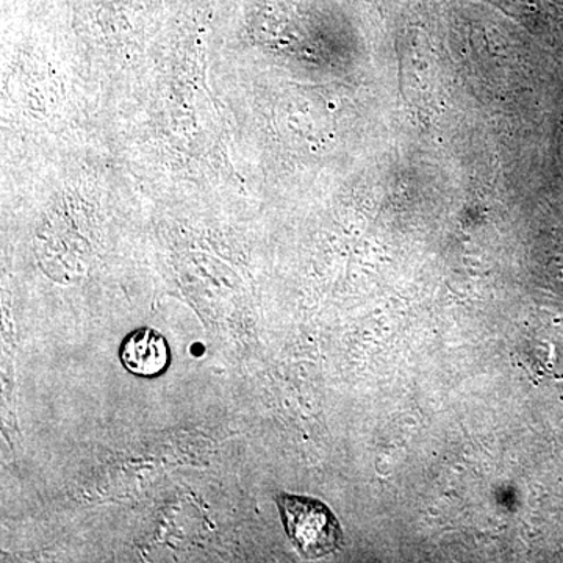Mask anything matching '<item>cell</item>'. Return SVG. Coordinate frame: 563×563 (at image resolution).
<instances>
[{"instance_id": "cell-1", "label": "cell", "mask_w": 563, "mask_h": 563, "mask_svg": "<svg viewBox=\"0 0 563 563\" xmlns=\"http://www.w3.org/2000/svg\"><path fill=\"white\" fill-rule=\"evenodd\" d=\"M277 506L285 531L306 558L331 554L342 543L339 521L324 504L306 496L280 495Z\"/></svg>"}, {"instance_id": "cell-2", "label": "cell", "mask_w": 563, "mask_h": 563, "mask_svg": "<svg viewBox=\"0 0 563 563\" xmlns=\"http://www.w3.org/2000/svg\"><path fill=\"white\" fill-rule=\"evenodd\" d=\"M120 358L128 372L140 377H155L169 365V347L165 336L154 329H136L121 344Z\"/></svg>"}]
</instances>
